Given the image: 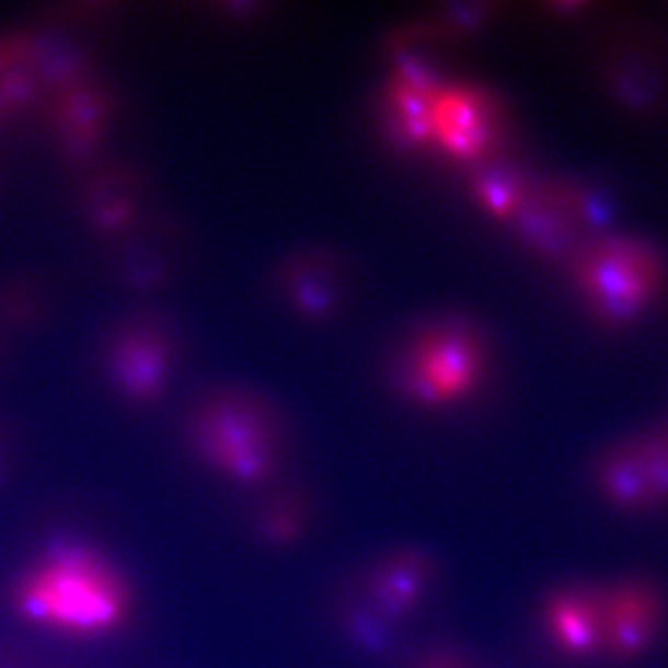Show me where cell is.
Segmentation results:
<instances>
[{
  "instance_id": "cell-1",
  "label": "cell",
  "mask_w": 668,
  "mask_h": 668,
  "mask_svg": "<svg viewBox=\"0 0 668 668\" xmlns=\"http://www.w3.org/2000/svg\"><path fill=\"white\" fill-rule=\"evenodd\" d=\"M13 608L22 621L71 640H103L134 618L133 585L111 558L89 545L51 546L18 581Z\"/></svg>"
},
{
  "instance_id": "cell-2",
  "label": "cell",
  "mask_w": 668,
  "mask_h": 668,
  "mask_svg": "<svg viewBox=\"0 0 668 668\" xmlns=\"http://www.w3.org/2000/svg\"><path fill=\"white\" fill-rule=\"evenodd\" d=\"M287 434L284 415L272 398L242 384L201 390L183 419L191 456L221 482L240 490L274 483L287 458Z\"/></svg>"
},
{
  "instance_id": "cell-3",
  "label": "cell",
  "mask_w": 668,
  "mask_h": 668,
  "mask_svg": "<svg viewBox=\"0 0 668 668\" xmlns=\"http://www.w3.org/2000/svg\"><path fill=\"white\" fill-rule=\"evenodd\" d=\"M493 356L471 322L442 319L418 330L385 371V389L398 403L442 414L471 403L486 388Z\"/></svg>"
},
{
  "instance_id": "cell-4",
  "label": "cell",
  "mask_w": 668,
  "mask_h": 668,
  "mask_svg": "<svg viewBox=\"0 0 668 668\" xmlns=\"http://www.w3.org/2000/svg\"><path fill=\"white\" fill-rule=\"evenodd\" d=\"M572 277L592 321L619 332L640 321L659 298L666 266L658 251L644 240L607 234L580 247Z\"/></svg>"
},
{
  "instance_id": "cell-5",
  "label": "cell",
  "mask_w": 668,
  "mask_h": 668,
  "mask_svg": "<svg viewBox=\"0 0 668 668\" xmlns=\"http://www.w3.org/2000/svg\"><path fill=\"white\" fill-rule=\"evenodd\" d=\"M603 637L600 658L630 667L653 650L668 621V595L656 577L625 573L603 581Z\"/></svg>"
},
{
  "instance_id": "cell-6",
  "label": "cell",
  "mask_w": 668,
  "mask_h": 668,
  "mask_svg": "<svg viewBox=\"0 0 668 668\" xmlns=\"http://www.w3.org/2000/svg\"><path fill=\"white\" fill-rule=\"evenodd\" d=\"M437 558L418 545H398L371 558L348 598L398 630L424 606L438 577Z\"/></svg>"
},
{
  "instance_id": "cell-7",
  "label": "cell",
  "mask_w": 668,
  "mask_h": 668,
  "mask_svg": "<svg viewBox=\"0 0 668 668\" xmlns=\"http://www.w3.org/2000/svg\"><path fill=\"white\" fill-rule=\"evenodd\" d=\"M540 625L558 655L572 660L600 658L603 637L602 584L558 581L540 598Z\"/></svg>"
},
{
  "instance_id": "cell-8",
  "label": "cell",
  "mask_w": 668,
  "mask_h": 668,
  "mask_svg": "<svg viewBox=\"0 0 668 668\" xmlns=\"http://www.w3.org/2000/svg\"><path fill=\"white\" fill-rule=\"evenodd\" d=\"M497 141L493 100L468 84H442L431 115L430 142L458 163H476Z\"/></svg>"
},
{
  "instance_id": "cell-9",
  "label": "cell",
  "mask_w": 668,
  "mask_h": 668,
  "mask_svg": "<svg viewBox=\"0 0 668 668\" xmlns=\"http://www.w3.org/2000/svg\"><path fill=\"white\" fill-rule=\"evenodd\" d=\"M163 336L148 332L127 334L112 350V385L135 407H153L164 400L174 379L175 361Z\"/></svg>"
},
{
  "instance_id": "cell-10",
  "label": "cell",
  "mask_w": 668,
  "mask_h": 668,
  "mask_svg": "<svg viewBox=\"0 0 668 668\" xmlns=\"http://www.w3.org/2000/svg\"><path fill=\"white\" fill-rule=\"evenodd\" d=\"M588 480L607 508L625 516L653 512L650 486L633 435L599 450L588 469Z\"/></svg>"
},
{
  "instance_id": "cell-11",
  "label": "cell",
  "mask_w": 668,
  "mask_h": 668,
  "mask_svg": "<svg viewBox=\"0 0 668 668\" xmlns=\"http://www.w3.org/2000/svg\"><path fill=\"white\" fill-rule=\"evenodd\" d=\"M441 85L429 71L412 62L396 71L390 97L398 126L408 140L430 142L431 115Z\"/></svg>"
},
{
  "instance_id": "cell-12",
  "label": "cell",
  "mask_w": 668,
  "mask_h": 668,
  "mask_svg": "<svg viewBox=\"0 0 668 668\" xmlns=\"http://www.w3.org/2000/svg\"><path fill=\"white\" fill-rule=\"evenodd\" d=\"M310 529V505L303 495H273L255 517V532L264 545L285 548L298 545Z\"/></svg>"
},
{
  "instance_id": "cell-13",
  "label": "cell",
  "mask_w": 668,
  "mask_h": 668,
  "mask_svg": "<svg viewBox=\"0 0 668 668\" xmlns=\"http://www.w3.org/2000/svg\"><path fill=\"white\" fill-rule=\"evenodd\" d=\"M337 624L347 640L369 656L388 655L396 630L385 624L358 600L345 598L336 610Z\"/></svg>"
},
{
  "instance_id": "cell-14",
  "label": "cell",
  "mask_w": 668,
  "mask_h": 668,
  "mask_svg": "<svg viewBox=\"0 0 668 668\" xmlns=\"http://www.w3.org/2000/svg\"><path fill=\"white\" fill-rule=\"evenodd\" d=\"M633 438L640 449L648 486H650L653 508L668 506V423L653 424Z\"/></svg>"
},
{
  "instance_id": "cell-15",
  "label": "cell",
  "mask_w": 668,
  "mask_h": 668,
  "mask_svg": "<svg viewBox=\"0 0 668 668\" xmlns=\"http://www.w3.org/2000/svg\"><path fill=\"white\" fill-rule=\"evenodd\" d=\"M407 668H482L471 653L448 641L424 645L408 660Z\"/></svg>"
},
{
  "instance_id": "cell-16",
  "label": "cell",
  "mask_w": 668,
  "mask_h": 668,
  "mask_svg": "<svg viewBox=\"0 0 668 668\" xmlns=\"http://www.w3.org/2000/svg\"><path fill=\"white\" fill-rule=\"evenodd\" d=\"M475 194L483 208L497 217H510L520 208L519 189L498 176H482L476 182Z\"/></svg>"
}]
</instances>
